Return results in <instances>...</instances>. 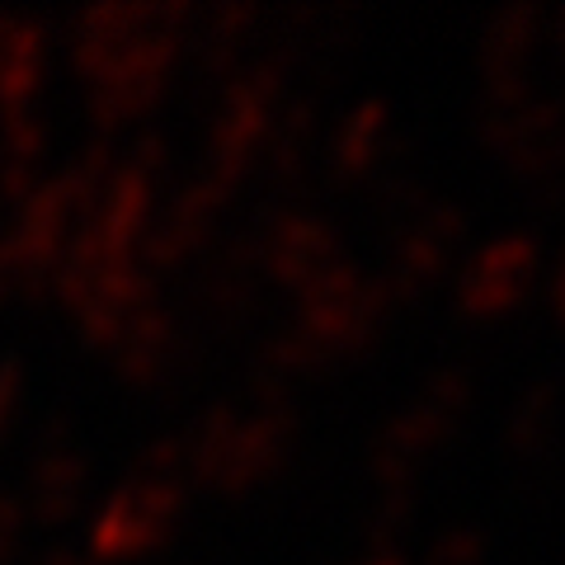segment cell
<instances>
[{
  "instance_id": "6da1fadb",
  "label": "cell",
  "mask_w": 565,
  "mask_h": 565,
  "mask_svg": "<svg viewBox=\"0 0 565 565\" xmlns=\"http://www.w3.org/2000/svg\"><path fill=\"white\" fill-rule=\"evenodd\" d=\"M174 509H180V490L174 486H156V481H141V486H128L109 504V514L99 519V546L114 556H132L141 552L147 542H156L170 527Z\"/></svg>"
},
{
  "instance_id": "7a4b0ae2",
  "label": "cell",
  "mask_w": 565,
  "mask_h": 565,
  "mask_svg": "<svg viewBox=\"0 0 565 565\" xmlns=\"http://www.w3.org/2000/svg\"><path fill=\"white\" fill-rule=\"evenodd\" d=\"M457 212H419L401 226V241H396V278L401 288H424V282H434L438 274L448 269L452 259V245H457Z\"/></svg>"
},
{
  "instance_id": "3957f363",
  "label": "cell",
  "mask_w": 565,
  "mask_h": 565,
  "mask_svg": "<svg viewBox=\"0 0 565 565\" xmlns=\"http://www.w3.org/2000/svg\"><path fill=\"white\" fill-rule=\"evenodd\" d=\"M527 278H533V250L523 241H504L486 250L462 278V302L471 311H500L514 297H523Z\"/></svg>"
},
{
  "instance_id": "277c9868",
  "label": "cell",
  "mask_w": 565,
  "mask_h": 565,
  "mask_svg": "<svg viewBox=\"0 0 565 565\" xmlns=\"http://www.w3.org/2000/svg\"><path fill=\"white\" fill-rule=\"evenodd\" d=\"M29 490H33V509H39V519H66L71 509H76L81 490H85V462L81 452L71 448H52L43 452L39 462H33V476H29Z\"/></svg>"
},
{
  "instance_id": "5b68a950",
  "label": "cell",
  "mask_w": 565,
  "mask_h": 565,
  "mask_svg": "<svg viewBox=\"0 0 565 565\" xmlns=\"http://www.w3.org/2000/svg\"><path fill=\"white\" fill-rule=\"evenodd\" d=\"M556 429V392L552 386H533L509 415V444L519 452H533L546 444V434Z\"/></svg>"
},
{
  "instance_id": "8992f818",
  "label": "cell",
  "mask_w": 565,
  "mask_h": 565,
  "mask_svg": "<svg viewBox=\"0 0 565 565\" xmlns=\"http://www.w3.org/2000/svg\"><path fill=\"white\" fill-rule=\"evenodd\" d=\"M382 128H386V118L382 109H353L344 122H340V132H334V161H340L344 170H359L367 166L377 156V141H382Z\"/></svg>"
},
{
  "instance_id": "52a82bcc",
  "label": "cell",
  "mask_w": 565,
  "mask_h": 565,
  "mask_svg": "<svg viewBox=\"0 0 565 565\" xmlns=\"http://www.w3.org/2000/svg\"><path fill=\"white\" fill-rule=\"evenodd\" d=\"M481 537L476 533H448L444 542L429 552V565H481Z\"/></svg>"
},
{
  "instance_id": "ba28073f",
  "label": "cell",
  "mask_w": 565,
  "mask_h": 565,
  "mask_svg": "<svg viewBox=\"0 0 565 565\" xmlns=\"http://www.w3.org/2000/svg\"><path fill=\"white\" fill-rule=\"evenodd\" d=\"M20 396H24V377L14 363H6L0 367V434H6V424L14 419V411H20Z\"/></svg>"
},
{
  "instance_id": "9c48e42d",
  "label": "cell",
  "mask_w": 565,
  "mask_h": 565,
  "mask_svg": "<svg viewBox=\"0 0 565 565\" xmlns=\"http://www.w3.org/2000/svg\"><path fill=\"white\" fill-rule=\"evenodd\" d=\"M556 307H561V316H565V264H561V274H556Z\"/></svg>"
}]
</instances>
